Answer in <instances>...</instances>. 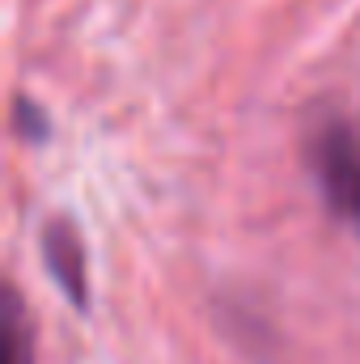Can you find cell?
<instances>
[{
	"instance_id": "1",
	"label": "cell",
	"mask_w": 360,
	"mask_h": 364,
	"mask_svg": "<svg viewBox=\"0 0 360 364\" xmlns=\"http://www.w3.org/2000/svg\"><path fill=\"white\" fill-rule=\"evenodd\" d=\"M305 161H309V174L318 182L327 208L352 220L360 203V136L348 127V119L339 114L318 119L305 140Z\"/></svg>"
},
{
	"instance_id": "2",
	"label": "cell",
	"mask_w": 360,
	"mask_h": 364,
	"mask_svg": "<svg viewBox=\"0 0 360 364\" xmlns=\"http://www.w3.org/2000/svg\"><path fill=\"white\" fill-rule=\"evenodd\" d=\"M38 246H43V267L55 279V288L77 309H90V263H85V237H81L77 220L55 212L38 229Z\"/></svg>"
},
{
	"instance_id": "3",
	"label": "cell",
	"mask_w": 360,
	"mask_h": 364,
	"mask_svg": "<svg viewBox=\"0 0 360 364\" xmlns=\"http://www.w3.org/2000/svg\"><path fill=\"white\" fill-rule=\"evenodd\" d=\"M0 352L4 364H34V326L17 284H4L0 292Z\"/></svg>"
},
{
	"instance_id": "4",
	"label": "cell",
	"mask_w": 360,
	"mask_h": 364,
	"mask_svg": "<svg viewBox=\"0 0 360 364\" xmlns=\"http://www.w3.org/2000/svg\"><path fill=\"white\" fill-rule=\"evenodd\" d=\"M13 127H17V136H21L26 144H43V140L51 136V123H47L43 106H34L30 97H17V102H13Z\"/></svg>"
},
{
	"instance_id": "5",
	"label": "cell",
	"mask_w": 360,
	"mask_h": 364,
	"mask_svg": "<svg viewBox=\"0 0 360 364\" xmlns=\"http://www.w3.org/2000/svg\"><path fill=\"white\" fill-rule=\"evenodd\" d=\"M352 225H356V229H360V203H356V216H352Z\"/></svg>"
}]
</instances>
